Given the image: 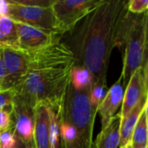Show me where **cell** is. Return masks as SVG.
<instances>
[{"mask_svg": "<svg viewBox=\"0 0 148 148\" xmlns=\"http://www.w3.org/2000/svg\"><path fill=\"white\" fill-rule=\"evenodd\" d=\"M3 58L5 66V79L2 90H16L23 83L29 66L30 55L21 50L3 48Z\"/></svg>", "mask_w": 148, "mask_h": 148, "instance_id": "obj_7", "label": "cell"}, {"mask_svg": "<svg viewBox=\"0 0 148 148\" xmlns=\"http://www.w3.org/2000/svg\"><path fill=\"white\" fill-rule=\"evenodd\" d=\"M101 0H55L52 6L57 31L62 36L83 17L93 10Z\"/></svg>", "mask_w": 148, "mask_h": 148, "instance_id": "obj_6", "label": "cell"}, {"mask_svg": "<svg viewBox=\"0 0 148 148\" xmlns=\"http://www.w3.org/2000/svg\"><path fill=\"white\" fill-rule=\"evenodd\" d=\"M15 148H16V147H15Z\"/></svg>", "mask_w": 148, "mask_h": 148, "instance_id": "obj_31", "label": "cell"}, {"mask_svg": "<svg viewBox=\"0 0 148 148\" xmlns=\"http://www.w3.org/2000/svg\"><path fill=\"white\" fill-rule=\"evenodd\" d=\"M140 148H148V144L147 145H145V146H143V147H141Z\"/></svg>", "mask_w": 148, "mask_h": 148, "instance_id": "obj_29", "label": "cell"}, {"mask_svg": "<svg viewBox=\"0 0 148 148\" xmlns=\"http://www.w3.org/2000/svg\"><path fill=\"white\" fill-rule=\"evenodd\" d=\"M70 78V85L75 90L85 89L94 82L89 71L81 65H75L72 68Z\"/></svg>", "mask_w": 148, "mask_h": 148, "instance_id": "obj_18", "label": "cell"}, {"mask_svg": "<svg viewBox=\"0 0 148 148\" xmlns=\"http://www.w3.org/2000/svg\"><path fill=\"white\" fill-rule=\"evenodd\" d=\"M129 0H101L88 14L64 33L75 65L87 68L94 83L107 88V76L114 48L122 50L123 31ZM65 38V36H62Z\"/></svg>", "mask_w": 148, "mask_h": 148, "instance_id": "obj_1", "label": "cell"}, {"mask_svg": "<svg viewBox=\"0 0 148 148\" xmlns=\"http://www.w3.org/2000/svg\"><path fill=\"white\" fill-rule=\"evenodd\" d=\"M0 90H2V89H1V87H0Z\"/></svg>", "mask_w": 148, "mask_h": 148, "instance_id": "obj_30", "label": "cell"}, {"mask_svg": "<svg viewBox=\"0 0 148 148\" xmlns=\"http://www.w3.org/2000/svg\"><path fill=\"white\" fill-rule=\"evenodd\" d=\"M124 96V88L121 79H119L106 92V94L97 107V113L101 116V128L107 126L121 107Z\"/></svg>", "mask_w": 148, "mask_h": 148, "instance_id": "obj_11", "label": "cell"}, {"mask_svg": "<svg viewBox=\"0 0 148 148\" xmlns=\"http://www.w3.org/2000/svg\"><path fill=\"white\" fill-rule=\"evenodd\" d=\"M146 96H148L147 62L137 69L128 80L126 90H124L121 109L119 113L121 120H123Z\"/></svg>", "mask_w": 148, "mask_h": 148, "instance_id": "obj_9", "label": "cell"}, {"mask_svg": "<svg viewBox=\"0 0 148 148\" xmlns=\"http://www.w3.org/2000/svg\"><path fill=\"white\" fill-rule=\"evenodd\" d=\"M121 148H133V147H132V144H131V142H129V143H127V145H125L123 147Z\"/></svg>", "mask_w": 148, "mask_h": 148, "instance_id": "obj_27", "label": "cell"}, {"mask_svg": "<svg viewBox=\"0 0 148 148\" xmlns=\"http://www.w3.org/2000/svg\"><path fill=\"white\" fill-rule=\"evenodd\" d=\"M121 116L117 113L109 124L101 128V133L98 134L95 148H119L121 140Z\"/></svg>", "mask_w": 148, "mask_h": 148, "instance_id": "obj_13", "label": "cell"}, {"mask_svg": "<svg viewBox=\"0 0 148 148\" xmlns=\"http://www.w3.org/2000/svg\"><path fill=\"white\" fill-rule=\"evenodd\" d=\"M6 75L5 72V66H4V62H3V48L0 47V87L2 89V85L4 81Z\"/></svg>", "mask_w": 148, "mask_h": 148, "instance_id": "obj_25", "label": "cell"}, {"mask_svg": "<svg viewBox=\"0 0 148 148\" xmlns=\"http://www.w3.org/2000/svg\"><path fill=\"white\" fill-rule=\"evenodd\" d=\"M11 130L22 143L33 142L34 134V109L15 97L11 112Z\"/></svg>", "mask_w": 148, "mask_h": 148, "instance_id": "obj_10", "label": "cell"}, {"mask_svg": "<svg viewBox=\"0 0 148 148\" xmlns=\"http://www.w3.org/2000/svg\"><path fill=\"white\" fill-rule=\"evenodd\" d=\"M16 93L12 89L0 90V111H6L11 114Z\"/></svg>", "mask_w": 148, "mask_h": 148, "instance_id": "obj_19", "label": "cell"}, {"mask_svg": "<svg viewBox=\"0 0 148 148\" xmlns=\"http://www.w3.org/2000/svg\"><path fill=\"white\" fill-rule=\"evenodd\" d=\"M16 146V138L11 128L0 133V148H15Z\"/></svg>", "mask_w": 148, "mask_h": 148, "instance_id": "obj_22", "label": "cell"}, {"mask_svg": "<svg viewBox=\"0 0 148 148\" xmlns=\"http://www.w3.org/2000/svg\"><path fill=\"white\" fill-rule=\"evenodd\" d=\"M148 96H146L131 110V112L123 119L121 122V140L120 148L123 147L125 145L131 141L132 134L134 133V127L137 121L142 113L145 107L147 106Z\"/></svg>", "mask_w": 148, "mask_h": 148, "instance_id": "obj_14", "label": "cell"}, {"mask_svg": "<svg viewBox=\"0 0 148 148\" xmlns=\"http://www.w3.org/2000/svg\"><path fill=\"white\" fill-rule=\"evenodd\" d=\"M106 89L101 85H98L96 84H95L94 82L91 85L90 87V92H89V99H90V103L92 105V106L96 109L97 111V107L100 105V103L101 102V100L103 99L105 94H106Z\"/></svg>", "mask_w": 148, "mask_h": 148, "instance_id": "obj_20", "label": "cell"}, {"mask_svg": "<svg viewBox=\"0 0 148 148\" xmlns=\"http://www.w3.org/2000/svg\"><path fill=\"white\" fill-rule=\"evenodd\" d=\"M11 128V116L6 111H0V133Z\"/></svg>", "mask_w": 148, "mask_h": 148, "instance_id": "obj_24", "label": "cell"}, {"mask_svg": "<svg viewBox=\"0 0 148 148\" xmlns=\"http://www.w3.org/2000/svg\"><path fill=\"white\" fill-rule=\"evenodd\" d=\"M3 14L16 23L60 34L56 27V19L52 7L27 6L4 2Z\"/></svg>", "mask_w": 148, "mask_h": 148, "instance_id": "obj_5", "label": "cell"}, {"mask_svg": "<svg viewBox=\"0 0 148 148\" xmlns=\"http://www.w3.org/2000/svg\"><path fill=\"white\" fill-rule=\"evenodd\" d=\"M3 15V10L0 7V17Z\"/></svg>", "mask_w": 148, "mask_h": 148, "instance_id": "obj_28", "label": "cell"}, {"mask_svg": "<svg viewBox=\"0 0 148 148\" xmlns=\"http://www.w3.org/2000/svg\"><path fill=\"white\" fill-rule=\"evenodd\" d=\"M9 3H16L21 5L27 6H36V7H43L49 8L52 7L55 0H3Z\"/></svg>", "mask_w": 148, "mask_h": 148, "instance_id": "obj_21", "label": "cell"}, {"mask_svg": "<svg viewBox=\"0 0 148 148\" xmlns=\"http://www.w3.org/2000/svg\"><path fill=\"white\" fill-rule=\"evenodd\" d=\"M0 47L19 50L16 23L4 14L0 17Z\"/></svg>", "mask_w": 148, "mask_h": 148, "instance_id": "obj_15", "label": "cell"}, {"mask_svg": "<svg viewBox=\"0 0 148 148\" xmlns=\"http://www.w3.org/2000/svg\"><path fill=\"white\" fill-rule=\"evenodd\" d=\"M148 117L147 106L145 107L140 114L137 124L134 127L131 138V144L133 148H140L148 144Z\"/></svg>", "mask_w": 148, "mask_h": 148, "instance_id": "obj_17", "label": "cell"}, {"mask_svg": "<svg viewBox=\"0 0 148 148\" xmlns=\"http://www.w3.org/2000/svg\"><path fill=\"white\" fill-rule=\"evenodd\" d=\"M123 67L120 76L126 88L133 73L147 62V11H128L123 31Z\"/></svg>", "mask_w": 148, "mask_h": 148, "instance_id": "obj_4", "label": "cell"}, {"mask_svg": "<svg viewBox=\"0 0 148 148\" xmlns=\"http://www.w3.org/2000/svg\"><path fill=\"white\" fill-rule=\"evenodd\" d=\"M16 29L19 50L29 54L48 46L62 38L60 34L20 23H16Z\"/></svg>", "mask_w": 148, "mask_h": 148, "instance_id": "obj_8", "label": "cell"}, {"mask_svg": "<svg viewBox=\"0 0 148 148\" xmlns=\"http://www.w3.org/2000/svg\"><path fill=\"white\" fill-rule=\"evenodd\" d=\"M33 142L35 148H49V113L42 103L34 107Z\"/></svg>", "mask_w": 148, "mask_h": 148, "instance_id": "obj_12", "label": "cell"}, {"mask_svg": "<svg viewBox=\"0 0 148 148\" xmlns=\"http://www.w3.org/2000/svg\"><path fill=\"white\" fill-rule=\"evenodd\" d=\"M29 55L28 72L14 91L16 98L33 109L39 103L62 107L70 85L71 70L76 64L74 53L59 39Z\"/></svg>", "mask_w": 148, "mask_h": 148, "instance_id": "obj_2", "label": "cell"}, {"mask_svg": "<svg viewBox=\"0 0 148 148\" xmlns=\"http://www.w3.org/2000/svg\"><path fill=\"white\" fill-rule=\"evenodd\" d=\"M148 0H129L128 11L133 14H141L147 11Z\"/></svg>", "mask_w": 148, "mask_h": 148, "instance_id": "obj_23", "label": "cell"}, {"mask_svg": "<svg viewBox=\"0 0 148 148\" xmlns=\"http://www.w3.org/2000/svg\"><path fill=\"white\" fill-rule=\"evenodd\" d=\"M91 85L82 90L69 85L66 92L62 120L74 126L77 134L75 145L69 148H95L93 133L97 111L89 99Z\"/></svg>", "mask_w": 148, "mask_h": 148, "instance_id": "obj_3", "label": "cell"}, {"mask_svg": "<svg viewBox=\"0 0 148 148\" xmlns=\"http://www.w3.org/2000/svg\"><path fill=\"white\" fill-rule=\"evenodd\" d=\"M16 146L18 148H35L34 147V142L30 143H22L18 140H16Z\"/></svg>", "mask_w": 148, "mask_h": 148, "instance_id": "obj_26", "label": "cell"}, {"mask_svg": "<svg viewBox=\"0 0 148 148\" xmlns=\"http://www.w3.org/2000/svg\"><path fill=\"white\" fill-rule=\"evenodd\" d=\"M49 113V148H58L60 142L59 126L62 116V109L46 106Z\"/></svg>", "mask_w": 148, "mask_h": 148, "instance_id": "obj_16", "label": "cell"}]
</instances>
